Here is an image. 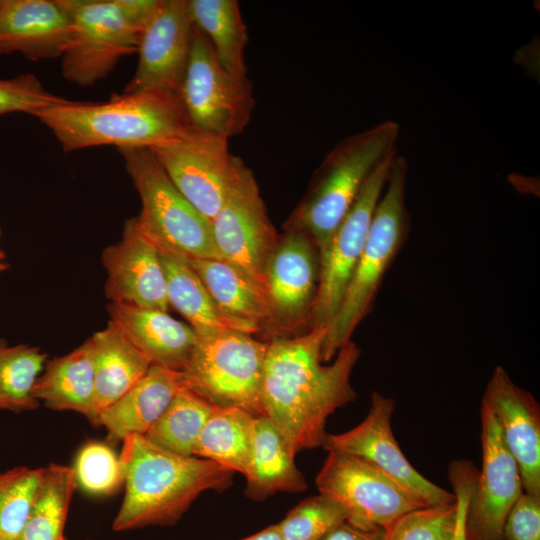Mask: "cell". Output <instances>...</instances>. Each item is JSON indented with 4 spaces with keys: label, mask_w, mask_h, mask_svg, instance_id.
Instances as JSON below:
<instances>
[{
    "label": "cell",
    "mask_w": 540,
    "mask_h": 540,
    "mask_svg": "<svg viewBox=\"0 0 540 540\" xmlns=\"http://www.w3.org/2000/svg\"><path fill=\"white\" fill-rule=\"evenodd\" d=\"M228 140L190 125L174 140L150 148L176 188L210 221L243 162L230 153Z\"/></svg>",
    "instance_id": "10"
},
{
    "label": "cell",
    "mask_w": 540,
    "mask_h": 540,
    "mask_svg": "<svg viewBox=\"0 0 540 540\" xmlns=\"http://www.w3.org/2000/svg\"><path fill=\"white\" fill-rule=\"evenodd\" d=\"M388 530L385 528H361L348 521H344L330 532L322 540H387Z\"/></svg>",
    "instance_id": "40"
},
{
    "label": "cell",
    "mask_w": 540,
    "mask_h": 540,
    "mask_svg": "<svg viewBox=\"0 0 540 540\" xmlns=\"http://www.w3.org/2000/svg\"><path fill=\"white\" fill-rule=\"evenodd\" d=\"M70 36L71 19L62 0H0V56L61 57Z\"/></svg>",
    "instance_id": "20"
},
{
    "label": "cell",
    "mask_w": 540,
    "mask_h": 540,
    "mask_svg": "<svg viewBox=\"0 0 540 540\" xmlns=\"http://www.w3.org/2000/svg\"><path fill=\"white\" fill-rule=\"evenodd\" d=\"M395 155L373 171L319 256V283L308 315L307 330L314 326L328 327L337 313L364 248Z\"/></svg>",
    "instance_id": "13"
},
{
    "label": "cell",
    "mask_w": 540,
    "mask_h": 540,
    "mask_svg": "<svg viewBox=\"0 0 540 540\" xmlns=\"http://www.w3.org/2000/svg\"><path fill=\"white\" fill-rule=\"evenodd\" d=\"M456 502V501H455ZM456 505H428L398 518L388 530L389 540H452Z\"/></svg>",
    "instance_id": "36"
},
{
    "label": "cell",
    "mask_w": 540,
    "mask_h": 540,
    "mask_svg": "<svg viewBox=\"0 0 540 540\" xmlns=\"http://www.w3.org/2000/svg\"><path fill=\"white\" fill-rule=\"evenodd\" d=\"M194 26L208 39L220 64L230 73L247 76V26L236 0H187Z\"/></svg>",
    "instance_id": "28"
},
{
    "label": "cell",
    "mask_w": 540,
    "mask_h": 540,
    "mask_svg": "<svg viewBox=\"0 0 540 540\" xmlns=\"http://www.w3.org/2000/svg\"><path fill=\"white\" fill-rule=\"evenodd\" d=\"M71 19V36L61 56L63 77L78 86L106 78L119 60L137 52L141 31L119 0H62Z\"/></svg>",
    "instance_id": "9"
},
{
    "label": "cell",
    "mask_w": 540,
    "mask_h": 540,
    "mask_svg": "<svg viewBox=\"0 0 540 540\" xmlns=\"http://www.w3.org/2000/svg\"><path fill=\"white\" fill-rule=\"evenodd\" d=\"M255 417L237 407H214L200 434L194 456L244 475L251 457Z\"/></svg>",
    "instance_id": "29"
},
{
    "label": "cell",
    "mask_w": 540,
    "mask_h": 540,
    "mask_svg": "<svg viewBox=\"0 0 540 540\" xmlns=\"http://www.w3.org/2000/svg\"><path fill=\"white\" fill-rule=\"evenodd\" d=\"M122 441L125 493L112 524L116 532L173 525L203 492L232 483L233 472L211 460L169 452L142 435Z\"/></svg>",
    "instance_id": "3"
},
{
    "label": "cell",
    "mask_w": 540,
    "mask_h": 540,
    "mask_svg": "<svg viewBox=\"0 0 540 540\" xmlns=\"http://www.w3.org/2000/svg\"><path fill=\"white\" fill-rule=\"evenodd\" d=\"M367 416L354 428L325 436L322 447L354 455L377 467L422 504L451 505L456 498L421 475L401 451L392 430L395 400L377 391L371 394Z\"/></svg>",
    "instance_id": "14"
},
{
    "label": "cell",
    "mask_w": 540,
    "mask_h": 540,
    "mask_svg": "<svg viewBox=\"0 0 540 540\" xmlns=\"http://www.w3.org/2000/svg\"><path fill=\"white\" fill-rule=\"evenodd\" d=\"M400 127L385 120L341 140L314 171L309 188L285 223L306 233L319 256L373 171L394 156Z\"/></svg>",
    "instance_id": "4"
},
{
    "label": "cell",
    "mask_w": 540,
    "mask_h": 540,
    "mask_svg": "<svg viewBox=\"0 0 540 540\" xmlns=\"http://www.w3.org/2000/svg\"><path fill=\"white\" fill-rule=\"evenodd\" d=\"M503 540H540V496L523 492L509 510Z\"/></svg>",
    "instance_id": "38"
},
{
    "label": "cell",
    "mask_w": 540,
    "mask_h": 540,
    "mask_svg": "<svg viewBox=\"0 0 540 540\" xmlns=\"http://www.w3.org/2000/svg\"><path fill=\"white\" fill-rule=\"evenodd\" d=\"M141 201L140 230L157 249L189 259H221L211 221L176 188L149 148L119 150Z\"/></svg>",
    "instance_id": "6"
},
{
    "label": "cell",
    "mask_w": 540,
    "mask_h": 540,
    "mask_svg": "<svg viewBox=\"0 0 540 540\" xmlns=\"http://www.w3.org/2000/svg\"><path fill=\"white\" fill-rule=\"evenodd\" d=\"M164 271L169 306L189 323L197 336L224 330L256 334L260 330L225 314L190 266L186 257L158 249Z\"/></svg>",
    "instance_id": "24"
},
{
    "label": "cell",
    "mask_w": 540,
    "mask_h": 540,
    "mask_svg": "<svg viewBox=\"0 0 540 540\" xmlns=\"http://www.w3.org/2000/svg\"><path fill=\"white\" fill-rule=\"evenodd\" d=\"M477 475L478 469L468 460L452 461L448 466V478L456 498V526L452 540H467L466 515Z\"/></svg>",
    "instance_id": "39"
},
{
    "label": "cell",
    "mask_w": 540,
    "mask_h": 540,
    "mask_svg": "<svg viewBox=\"0 0 540 540\" xmlns=\"http://www.w3.org/2000/svg\"><path fill=\"white\" fill-rule=\"evenodd\" d=\"M77 483L93 496H109L124 485V468L115 451L106 443L89 441L78 451L72 467Z\"/></svg>",
    "instance_id": "35"
},
{
    "label": "cell",
    "mask_w": 540,
    "mask_h": 540,
    "mask_svg": "<svg viewBox=\"0 0 540 540\" xmlns=\"http://www.w3.org/2000/svg\"><path fill=\"white\" fill-rule=\"evenodd\" d=\"M482 400L494 414L503 440L514 457L524 492L540 496V406L502 366H496Z\"/></svg>",
    "instance_id": "19"
},
{
    "label": "cell",
    "mask_w": 540,
    "mask_h": 540,
    "mask_svg": "<svg viewBox=\"0 0 540 540\" xmlns=\"http://www.w3.org/2000/svg\"><path fill=\"white\" fill-rule=\"evenodd\" d=\"M108 312L151 365L179 372L185 368L198 340L191 326L165 311L132 305L110 303Z\"/></svg>",
    "instance_id": "21"
},
{
    "label": "cell",
    "mask_w": 540,
    "mask_h": 540,
    "mask_svg": "<svg viewBox=\"0 0 540 540\" xmlns=\"http://www.w3.org/2000/svg\"><path fill=\"white\" fill-rule=\"evenodd\" d=\"M46 362L47 355L39 347L9 345L0 339V411L19 413L40 406L33 389Z\"/></svg>",
    "instance_id": "32"
},
{
    "label": "cell",
    "mask_w": 540,
    "mask_h": 540,
    "mask_svg": "<svg viewBox=\"0 0 540 540\" xmlns=\"http://www.w3.org/2000/svg\"><path fill=\"white\" fill-rule=\"evenodd\" d=\"M187 260L225 314L260 331L272 329L271 304L262 285L225 260Z\"/></svg>",
    "instance_id": "26"
},
{
    "label": "cell",
    "mask_w": 540,
    "mask_h": 540,
    "mask_svg": "<svg viewBox=\"0 0 540 540\" xmlns=\"http://www.w3.org/2000/svg\"><path fill=\"white\" fill-rule=\"evenodd\" d=\"M482 468L466 515L467 540H503L505 518L524 492L518 465L488 404L481 400Z\"/></svg>",
    "instance_id": "15"
},
{
    "label": "cell",
    "mask_w": 540,
    "mask_h": 540,
    "mask_svg": "<svg viewBox=\"0 0 540 540\" xmlns=\"http://www.w3.org/2000/svg\"><path fill=\"white\" fill-rule=\"evenodd\" d=\"M101 258L107 273L105 294L110 303L168 311L158 249L140 230L136 217L125 222L120 241L107 246Z\"/></svg>",
    "instance_id": "18"
},
{
    "label": "cell",
    "mask_w": 540,
    "mask_h": 540,
    "mask_svg": "<svg viewBox=\"0 0 540 540\" xmlns=\"http://www.w3.org/2000/svg\"><path fill=\"white\" fill-rule=\"evenodd\" d=\"M214 407L193 391L183 387L143 436L152 444L169 452L194 456L200 434Z\"/></svg>",
    "instance_id": "31"
},
{
    "label": "cell",
    "mask_w": 540,
    "mask_h": 540,
    "mask_svg": "<svg viewBox=\"0 0 540 540\" xmlns=\"http://www.w3.org/2000/svg\"><path fill=\"white\" fill-rule=\"evenodd\" d=\"M245 495L262 501L277 492H302L307 483L284 437L267 416H256Z\"/></svg>",
    "instance_id": "25"
},
{
    "label": "cell",
    "mask_w": 540,
    "mask_h": 540,
    "mask_svg": "<svg viewBox=\"0 0 540 540\" xmlns=\"http://www.w3.org/2000/svg\"><path fill=\"white\" fill-rule=\"evenodd\" d=\"M408 162L396 154L385 191L375 209L369 233L337 313L327 327L323 362L330 361L370 313L385 274L408 238L406 207Z\"/></svg>",
    "instance_id": "5"
},
{
    "label": "cell",
    "mask_w": 540,
    "mask_h": 540,
    "mask_svg": "<svg viewBox=\"0 0 540 540\" xmlns=\"http://www.w3.org/2000/svg\"><path fill=\"white\" fill-rule=\"evenodd\" d=\"M387 540H389V539H388V536H387Z\"/></svg>",
    "instance_id": "44"
},
{
    "label": "cell",
    "mask_w": 540,
    "mask_h": 540,
    "mask_svg": "<svg viewBox=\"0 0 540 540\" xmlns=\"http://www.w3.org/2000/svg\"><path fill=\"white\" fill-rule=\"evenodd\" d=\"M67 540V539H66ZM87 540H90V539H87Z\"/></svg>",
    "instance_id": "45"
},
{
    "label": "cell",
    "mask_w": 540,
    "mask_h": 540,
    "mask_svg": "<svg viewBox=\"0 0 540 540\" xmlns=\"http://www.w3.org/2000/svg\"><path fill=\"white\" fill-rule=\"evenodd\" d=\"M268 342L224 330L198 336L181 371L184 387L215 407H237L265 416L262 398Z\"/></svg>",
    "instance_id": "7"
},
{
    "label": "cell",
    "mask_w": 540,
    "mask_h": 540,
    "mask_svg": "<svg viewBox=\"0 0 540 540\" xmlns=\"http://www.w3.org/2000/svg\"><path fill=\"white\" fill-rule=\"evenodd\" d=\"M179 96L191 126L227 139L245 130L256 104L248 76L228 72L195 26Z\"/></svg>",
    "instance_id": "8"
},
{
    "label": "cell",
    "mask_w": 540,
    "mask_h": 540,
    "mask_svg": "<svg viewBox=\"0 0 540 540\" xmlns=\"http://www.w3.org/2000/svg\"><path fill=\"white\" fill-rule=\"evenodd\" d=\"M326 326L268 342L262 398L265 416L278 428L291 452L322 447L328 417L352 402V371L361 349L350 340L324 365Z\"/></svg>",
    "instance_id": "1"
},
{
    "label": "cell",
    "mask_w": 540,
    "mask_h": 540,
    "mask_svg": "<svg viewBox=\"0 0 540 540\" xmlns=\"http://www.w3.org/2000/svg\"><path fill=\"white\" fill-rule=\"evenodd\" d=\"M183 387L181 372L151 365L135 385L100 411L96 425L104 427L116 441L143 436Z\"/></svg>",
    "instance_id": "22"
},
{
    "label": "cell",
    "mask_w": 540,
    "mask_h": 540,
    "mask_svg": "<svg viewBox=\"0 0 540 540\" xmlns=\"http://www.w3.org/2000/svg\"><path fill=\"white\" fill-rule=\"evenodd\" d=\"M211 225L221 258L266 289L267 269L279 235L268 216L254 173L244 162Z\"/></svg>",
    "instance_id": "11"
},
{
    "label": "cell",
    "mask_w": 540,
    "mask_h": 540,
    "mask_svg": "<svg viewBox=\"0 0 540 540\" xmlns=\"http://www.w3.org/2000/svg\"><path fill=\"white\" fill-rule=\"evenodd\" d=\"M348 517L344 505L319 493L299 502L276 525L281 540H322Z\"/></svg>",
    "instance_id": "34"
},
{
    "label": "cell",
    "mask_w": 540,
    "mask_h": 540,
    "mask_svg": "<svg viewBox=\"0 0 540 540\" xmlns=\"http://www.w3.org/2000/svg\"><path fill=\"white\" fill-rule=\"evenodd\" d=\"M77 483L73 468L51 463L18 540H66L64 528Z\"/></svg>",
    "instance_id": "30"
},
{
    "label": "cell",
    "mask_w": 540,
    "mask_h": 540,
    "mask_svg": "<svg viewBox=\"0 0 540 540\" xmlns=\"http://www.w3.org/2000/svg\"><path fill=\"white\" fill-rule=\"evenodd\" d=\"M239 540H281L277 525H270L265 529Z\"/></svg>",
    "instance_id": "41"
},
{
    "label": "cell",
    "mask_w": 540,
    "mask_h": 540,
    "mask_svg": "<svg viewBox=\"0 0 540 540\" xmlns=\"http://www.w3.org/2000/svg\"><path fill=\"white\" fill-rule=\"evenodd\" d=\"M319 274V253L311 238L302 231L285 229L266 275L274 331L306 328Z\"/></svg>",
    "instance_id": "17"
},
{
    "label": "cell",
    "mask_w": 540,
    "mask_h": 540,
    "mask_svg": "<svg viewBox=\"0 0 540 540\" xmlns=\"http://www.w3.org/2000/svg\"><path fill=\"white\" fill-rule=\"evenodd\" d=\"M193 31L187 0H161L139 37L137 67L123 92L162 91L179 94L190 56Z\"/></svg>",
    "instance_id": "16"
},
{
    "label": "cell",
    "mask_w": 540,
    "mask_h": 540,
    "mask_svg": "<svg viewBox=\"0 0 540 540\" xmlns=\"http://www.w3.org/2000/svg\"><path fill=\"white\" fill-rule=\"evenodd\" d=\"M328 455L315 483L349 513L346 521L361 528H389L398 518L426 506L389 476L362 458L339 451Z\"/></svg>",
    "instance_id": "12"
},
{
    "label": "cell",
    "mask_w": 540,
    "mask_h": 540,
    "mask_svg": "<svg viewBox=\"0 0 540 540\" xmlns=\"http://www.w3.org/2000/svg\"><path fill=\"white\" fill-rule=\"evenodd\" d=\"M34 117L65 152L103 145L150 149L190 126L179 94L162 91L122 92L100 102L66 99Z\"/></svg>",
    "instance_id": "2"
},
{
    "label": "cell",
    "mask_w": 540,
    "mask_h": 540,
    "mask_svg": "<svg viewBox=\"0 0 540 540\" xmlns=\"http://www.w3.org/2000/svg\"><path fill=\"white\" fill-rule=\"evenodd\" d=\"M9 267V264L6 261V256L4 252L0 249V272L5 271Z\"/></svg>",
    "instance_id": "42"
},
{
    "label": "cell",
    "mask_w": 540,
    "mask_h": 540,
    "mask_svg": "<svg viewBox=\"0 0 540 540\" xmlns=\"http://www.w3.org/2000/svg\"><path fill=\"white\" fill-rule=\"evenodd\" d=\"M33 395L49 409L80 413L96 425L98 412L90 339L70 353L47 361Z\"/></svg>",
    "instance_id": "23"
},
{
    "label": "cell",
    "mask_w": 540,
    "mask_h": 540,
    "mask_svg": "<svg viewBox=\"0 0 540 540\" xmlns=\"http://www.w3.org/2000/svg\"><path fill=\"white\" fill-rule=\"evenodd\" d=\"M65 100L49 92L33 74L0 79V116L13 112L35 116L39 111Z\"/></svg>",
    "instance_id": "37"
},
{
    "label": "cell",
    "mask_w": 540,
    "mask_h": 540,
    "mask_svg": "<svg viewBox=\"0 0 540 540\" xmlns=\"http://www.w3.org/2000/svg\"><path fill=\"white\" fill-rule=\"evenodd\" d=\"M0 540H18V539L0 538Z\"/></svg>",
    "instance_id": "43"
},
{
    "label": "cell",
    "mask_w": 540,
    "mask_h": 540,
    "mask_svg": "<svg viewBox=\"0 0 540 540\" xmlns=\"http://www.w3.org/2000/svg\"><path fill=\"white\" fill-rule=\"evenodd\" d=\"M89 339L93 349L99 415L101 410L135 385L146 374L151 363L111 320Z\"/></svg>",
    "instance_id": "27"
},
{
    "label": "cell",
    "mask_w": 540,
    "mask_h": 540,
    "mask_svg": "<svg viewBox=\"0 0 540 540\" xmlns=\"http://www.w3.org/2000/svg\"><path fill=\"white\" fill-rule=\"evenodd\" d=\"M43 474L44 468L27 466L0 473V538H19Z\"/></svg>",
    "instance_id": "33"
}]
</instances>
